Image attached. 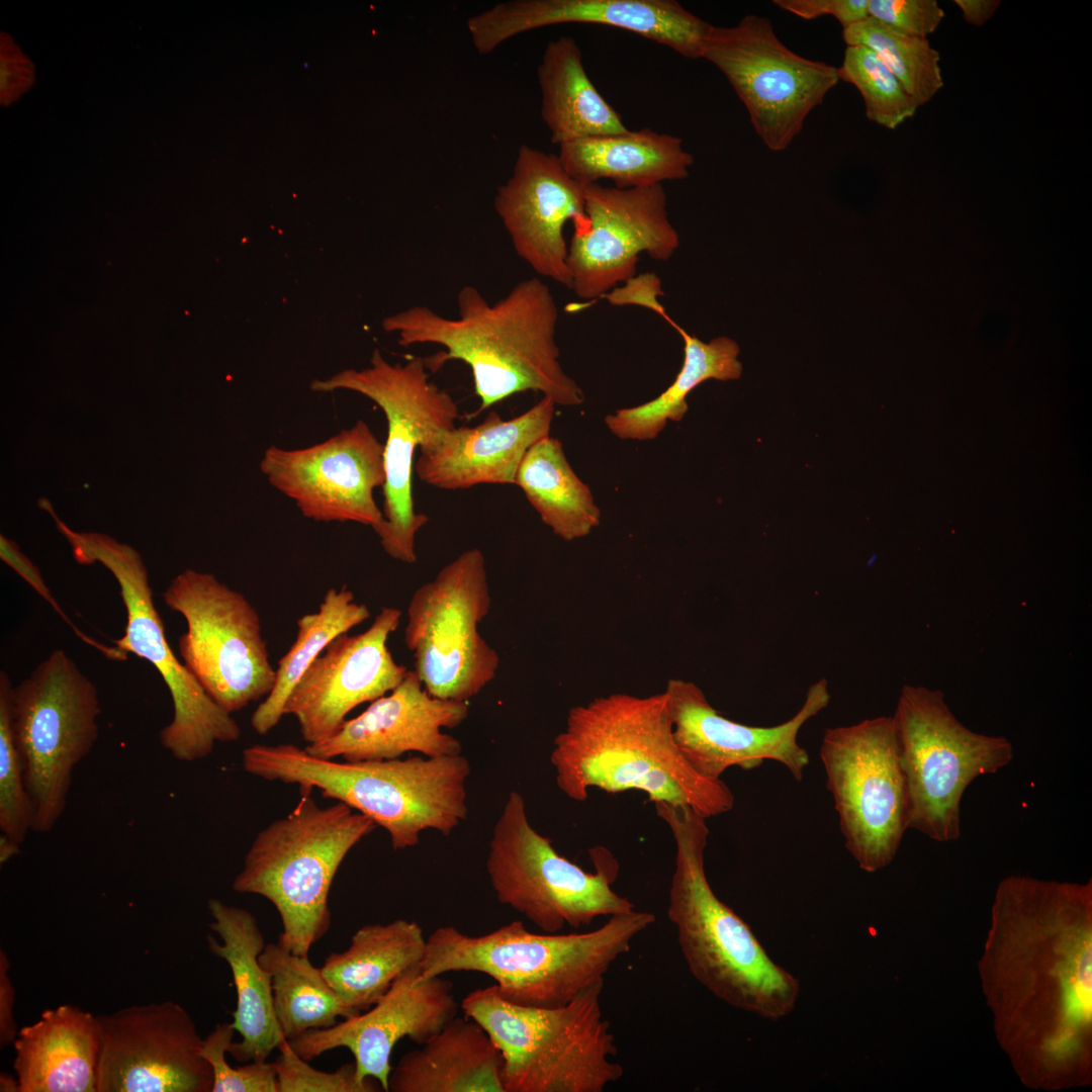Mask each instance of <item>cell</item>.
<instances>
[{"mask_svg": "<svg viewBox=\"0 0 1092 1092\" xmlns=\"http://www.w3.org/2000/svg\"><path fill=\"white\" fill-rule=\"evenodd\" d=\"M1091 883L1011 876L997 888L985 982L999 1029L1033 1081L1088 1064Z\"/></svg>", "mask_w": 1092, "mask_h": 1092, "instance_id": "obj_1", "label": "cell"}, {"mask_svg": "<svg viewBox=\"0 0 1092 1092\" xmlns=\"http://www.w3.org/2000/svg\"><path fill=\"white\" fill-rule=\"evenodd\" d=\"M458 316L414 305L382 321L403 347L436 344L446 351L425 359L438 369L450 360L466 363L480 405L473 416L523 391L534 390L556 404L583 403L579 385L563 370L555 342L558 308L539 278L525 279L494 303L471 285L457 294Z\"/></svg>", "mask_w": 1092, "mask_h": 1092, "instance_id": "obj_2", "label": "cell"}, {"mask_svg": "<svg viewBox=\"0 0 1092 1092\" xmlns=\"http://www.w3.org/2000/svg\"><path fill=\"white\" fill-rule=\"evenodd\" d=\"M558 789L584 802L589 789L640 791L649 803L688 806L709 819L733 809L722 780L701 776L672 734L668 698L614 693L572 707L550 753Z\"/></svg>", "mask_w": 1092, "mask_h": 1092, "instance_id": "obj_3", "label": "cell"}, {"mask_svg": "<svg viewBox=\"0 0 1092 1092\" xmlns=\"http://www.w3.org/2000/svg\"><path fill=\"white\" fill-rule=\"evenodd\" d=\"M675 844L667 917L693 977L726 1004L778 1020L800 995L797 978L766 953L750 926L712 890L705 871L710 830L691 807L654 803Z\"/></svg>", "mask_w": 1092, "mask_h": 1092, "instance_id": "obj_4", "label": "cell"}, {"mask_svg": "<svg viewBox=\"0 0 1092 1092\" xmlns=\"http://www.w3.org/2000/svg\"><path fill=\"white\" fill-rule=\"evenodd\" d=\"M244 769L266 781L317 789L385 829L395 850L416 846L420 834L450 835L466 819V782L471 767L463 755L335 761L291 743L254 744L242 753Z\"/></svg>", "mask_w": 1092, "mask_h": 1092, "instance_id": "obj_5", "label": "cell"}, {"mask_svg": "<svg viewBox=\"0 0 1092 1092\" xmlns=\"http://www.w3.org/2000/svg\"><path fill=\"white\" fill-rule=\"evenodd\" d=\"M655 920L652 913L634 909L578 933H534L520 920L481 935L444 925L427 937L419 966L423 978L481 973L513 1004L557 1007L605 982L612 966Z\"/></svg>", "mask_w": 1092, "mask_h": 1092, "instance_id": "obj_6", "label": "cell"}, {"mask_svg": "<svg viewBox=\"0 0 1092 1092\" xmlns=\"http://www.w3.org/2000/svg\"><path fill=\"white\" fill-rule=\"evenodd\" d=\"M603 988L597 983L561 1006L530 1007L505 1000L492 984L468 993L461 1008L499 1050L506 1092H602L624 1075Z\"/></svg>", "mask_w": 1092, "mask_h": 1092, "instance_id": "obj_7", "label": "cell"}, {"mask_svg": "<svg viewBox=\"0 0 1092 1092\" xmlns=\"http://www.w3.org/2000/svg\"><path fill=\"white\" fill-rule=\"evenodd\" d=\"M300 792L295 807L262 829L233 882L240 894L266 898L282 923L278 941L308 956L331 927L329 895L349 853L376 824L342 802L320 807Z\"/></svg>", "mask_w": 1092, "mask_h": 1092, "instance_id": "obj_8", "label": "cell"}, {"mask_svg": "<svg viewBox=\"0 0 1092 1092\" xmlns=\"http://www.w3.org/2000/svg\"><path fill=\"white\" fill-rule=\"evenodd\" d=\"M592 857L594 873L559 854L531 825L523 796L512 791L492 830L486 872L502 904L556 933L635 909L612 888L619 864L611 852L597 847Z\"/></svg>", "mask_w": 1092, "mask_h": 1092, "instance_id": "obj_9", "label": "cell"}, {"mask_svg": "<svg viewBox=\"0 0 1092 1092\" xmlns=\"http://www.w3.org/2000/svg\"><path fill=\"white\" fill-rule=\"evenodd\" d=\"M892 716L907 786L908 829L936 842L957 841L965 791L980 776L1006 767L1013 744L965 726L936 689L903 686Z\"/></svg>", "mask_w": 1092, "mask_h": 1092, "instance_id": "obj_10", "label": "cell"}, {"mask_svg": "<svg viewBox=\"0 0 1092 1092\" xmlns=\"http://www.w3.org/2000/svg\"><path fill=\"white\" fill-rule=\"evenodd\" d=\"M9 708L32 831L47 833L65 811L75 767L98 738V692L74 660L56 649L12 686Z\"/></svg>", "mask_w": 1092, "mask_h": 1092, "instance_id": "obj_11", "label": "cell"}, {"mask_svg": "<svg viewBox=\"0 0 1092 1092\" xmlns=\"http://www.w3.org/2000/svg\"><path fill=\"white\" fill-rule=\"evenodd\" d=\"M310 388L320 392L351 390L368 397L382 410L387 422L383 452L384 523L374 532L389 557L410 564L416 562V536L429 517L415 511L414 455L456 427L459 411L455 400L429 379L425 359L415 357L404 364H391L379 350L373 351L370 366L345 369L330 378L316 379Z\"/></svg>", "mask_w": 1092, "mask_h": 1092, "instance_id": "obj_12", "label": "cell"}, {"mask_svg": "<svg viewBox=\"0 0 1092 1092\" xmlns=\"http://www.w3.org/2000/svg\"><path fill=\"white\" fill-rule=\"evenodd\" d=\"M52 517L70 543L75 560L80 564L100 562L119 584L126 625L123 636L112 642L153 664L171 695L173 717L160 732L162 746L176 759L193 762L208 756L218 742L237 741L242 731L232 714L206 694L174 654L140 553L105 534L73 531L55 513Z\"/></svg>", "mask_w": 1092, "mask_h": 1092, "instance_id": "obj_13", "label": "cell"}, {"mask_svg": "<svg viewBox=\"0 0 1092 1092\" xmlns=\"http://www.w3.org/2000/svg\"><path fill=\"white\" fill-rule=\"evenodd\" d=\"M490 606L478 548L459 554L413 594L403 639L413 670L433 697L468 702L495 677L499 655L478 629Z\"/></svg>", "mask_w": 1092, "mask_h": 1092, "instance_id": "obj_14", "label": "cell"}, {"mask_svg": "<svg viewBox=\"0 0 1092 1092\" xmlns=\"http://www.w3.org/2000/svg\"><path fill=\"white\" fill-rule=\"evenodd\" d=\"M819 756L844 845L875 873L895 858L908 829V794L893 716L825 729Z\"/></svg>", "mask_w": 1092, "mask_h": 1092, "instance_id": "obj_15", "label": "cell"}, {"mask_svg": "<svg viewBox=\"0 0 1092 1092\" xmlns=\"http://www.w3.org/2000/svg\"><path fill=\"white\" fill-rule=\"evenodd\" d=\"M186 621L178 641L183 663L206 694L233 714L266 698L275 684L260 616L215 575L186 569L163 593Z\"/></svg>", "mask_w": 1092, "mask_h": 1092, "instance_id": "obj_16", "label": "cell"}, {"mask_svg": "<svg viewBox=\"0 0 1092 1092\" xmlns=\"http://www.w3.org/2000/svg\"><path fill=\"white\" fill-rule=\"evenodd\" d=\"M702 59L727 79L763 145L785 151L809 114L839 82L837 67L805 58L777 35L770 19L746 14L733 26L712 25Z\"/></svg>", "mask_w": 1092, "mask_h": 1092, "instance_id": "obj_17", "label": "cell"}, {"mask_svg": "<svg viewBox=\"0 0 1092 1092\" xmlns=\"http://www.w3.org/2000/svg\"><path fill=\"white\" fill-rule=\"evenodd\" d=\"M97 1018V1092H211L203 1038L180 1004L131 1005Z\"/></svg>", "mask_w": 1092, "mask_h": 1092, "instance_id": "obj_18", "label": "cell"}, {"mask_svg": "<svg viewBox=\"0 0 1092 1092\" xmlns=\"http://www.w3.org/2000/svg\"><path fill=\"white\" fill-rule=\"evenodd\" d=\"M586 219L573 223L567 248L571 288L581 299L604 296L636 274L641 253L668 260L679 237L668 218L662 184L584 187Z\"/></svg>", "mask_w": 1092, "mask_h": 1092, "instance_id": "obj_19", "label": "cell"}, {"mask_svg": "<svg viewBox=\"0 0 1092 1092\" xmlns=\"http://www.w3.org/2000/svg\"><path fill=\"white\" fill-rule=\"evenodd\" d=\"M383 452L384 444L359 420L309 447H268L260 470L304 518L354 522L376 531L384 523L373 495L385 483Z\"/></svg>", "mask_w": 1092, "mask_h": 1092, "instance_id": "obj_20", "label": "cell"}, {"mask_svg": "<svg viewBox=\"0 0 1092 1092\" xmlns=\"http://www.w3.org/2000/svg\"><path fill=\"white\" fill-rule=\"evenodd\" d=\"M664 692L678 748L696 771L709 780H722L732 766L750 770L764 760H774L801 782L810 759L798 742V734L809 719L828 706L831 698L827 680L821 678L809 687L803 705L792 718L760 727L721 715L692 680L670 678Z\"/></svg>", "mask_w": 1092, "mask_h": 1092, "instance_id": "obj_21", "label": "cell"}, {"mask_svg": "<svg viewBox=\"0 0 1092 1092\" xmlns=\"http://www.w3.org/2000/svg\"><path fill=\"white\" fill-rule=\"evenodd\" d=\"M452 988L442 976L423 978L420 966H413L367 1010L289 1042L306 1061L346 1048L354 1056L359 1081L375 1080L388 1091L395 1044L404 1037L423 1044L453 1019L458 1004Z\"/></svg>", "mask_w": 1092, "mask_h": 1092, "instance_id": "obj_22", "label": "cell"}, {"mask_svg": "<svg viewBox=\"0 0 1092 1092\" xmlns=\"http://www.w3.org/2000/svg\"><path fill=\"white\" fill-rule=\"evenodd\" d=\"M400 618L399 609L382 607L364 632L336 637L299 678L283 713L296 719L307 744L329 738L352 710L402 681L407 668L394 660L387 644Z\"/></svg>", "mask_w": 1092, "mask_h": 1092, "instance_id": "obj_23", "label": "cell"}, {"mask_svg": "<svg viewBox=\"0 0 1092 1092\" xmlns=\"http://www.w3.org/2000/svg\"><path fill=\"white\" fill-rule=\"evenodd\" d=\"M563 23L625 29L689 59H702L712 27L674 0H510L471 16L467 28L475 50L487 55L515 35Z\"/></svg>", "mask_w": 1092, "mask_h": 1092, "instance_id": "obj_24", "label": "cell"}, {"mask_svg": "<svg viewBox=\"0 0 1092 1092\" xmlns=\"http://www.w3.org/2000/svg\"><path fill=\"white\" fill-rule=\"evenodd\" d=\"M584 185L557 156L523 145L512 176L498 187L494 209L518 256L537 274L571 288L563 226L585 219Z\"/></svg>", "mask_w": 1092, "mask_h": 1092, "instance_id": "obj_25", "label": "cell"}, {"mask_svg": "<svg viewBox=\"0 0 1092 1092\" xmlns=\"http://www.w3.org/2000/svg\"><path fill=\"white\" fill-rule=\"evenodd\" d=\"M467 702L430 695L414 670L388 694L374 700L340 729L304 748L312 755L347 761L399 758L407 752L429 757L462 754L461 742L443 732L462 724Z\"/></svg>", "mask_w": 1092, "mask_h": 1092, "instance_id": "obj_26", "label": "cell"}, {"mask_svg": "<svg viewBox=\"0 0 1092 1092\" xmlns=\"http://www.w3.org/2000/svg\"><path fill=\"white\" fill-rule=\"evenodd\" d=\"M556 403L542 399L505 421L490 412L474 427H455L419 449L417 476L428 485L466 489L479 484H515L528 450L549 436Z\"/></svg>", "mask_w": 1092, "mask_h": 1092, "instance_id": "obj_27", "label": "cell"}, {"mask_svg": "<svg viewBox=\"0 0 1092 1092\" xmlns=\"http://www.w3.org/2000/svg\"><path fill=\"white\" fill-rule=\"evenodd\" d=\"M208 909L213 918L209 927L220 941L208 934L207 945L229 965L237 994L232 1024L241 1040L233 1041L228 1054L240 1063L266 1061L286 1038L274 1011L271 976L259 959L264 935L246 909L215 898L208 901Z\"/></svg>", "mask_w": 1092, "mask_h": 1092, "instance_id": "obj_28", "label": "cell"}, {"mask_svg": "<svg viewBox=\"0 0 1092 1092\" xmlns=\"http://www.w3.org/2000/svg\"><path fill=\"white\" fill-rule=\"evenodd\" d=\"M12 1044L19 1092H97V1015L72 1004L46 1009Z\"/></svg>", "mask_w": 1092, "mask_h": 1092, "instance_id": "obj_29", "label": "cell"}, {"mask_svg": "<svg viewBox=\"0 0 1092 1092\" xmlns=\"http://www.w3.org/2000/svg\"><path fill=\"white\" fill-rule=\"evenodd\" d=\"M392 1067L390 1092H506L503 1057L488 1032L470 1017H454Z\"/></svg>", "mask_w": 1092, "mask_h": 1092, "instance_id": "obj_30", "label": "cell"}, {"mask_svg": "<svg viewBox=\"0 0 1092 1092\" xmlns=\"http://www.w3.org/2000/svg\"><path fill=\"white\" fill-rule=\"evenodd\" d=\"M557 157L578 183L610 179L618 188L687 178L695 161L680 138L650 128L567 142L559 146Z\"/></svg>", "mask_w": 1092, "mask_h": 1092, "instance_id": "obj_31", "label": "cell"}, {"mask_svg": "<svg viewBox=\"0 0 1092 1092\" xmlns=\"http://www.w3.org/2000/svg\"><path fill=\"white\" fill-rule=\"evenodd\" d=\"M662 294L659 288L645 289L636 305L654 311L680 335L684 341L682 366L673 382L652 400L618 410L606 417L609 430L623 440L655 439L667 421L682 420L689 408L687 396L698 385L708 379H738L742 373V365L737 359L740 350L734 340L717 337L705 343L690 335L665 311L658 300V295Z\"/></svg>", "mask_w": 1092, "mask_h": 1092, "instance_id": "obj_32", "label": "cell"}, {"mask_svg": "<svg viewBox=\"0 0 1092 1092\" xmlns=\"http://www.w3.org/2000/svg\"><path fill=\"white\" fill-rule=\"evenodd\" d=\"M426 946L416 921L366 924L352 935L347 949L328 956L321 968L344 1003L358 1014L375 1004L401 973L420 965Z\"/></svg>", "mask_w": 1092, "mask_h": 1092, "instance_id": "obj_33", "label": "cell"}, {"mask_svg": "<svg viewBox=\"0 0 1092 1092\" xmlns=\"http://www.w3.org/2000/svg\"><path fill=\"white\" fill-rule=\"evenodd\" d=\"M541 117L553 144L627 131L620 114L590 81L576 40H550L537 69Z\"/></svg>", "mask_w": 1092, "mask_h": 1092, "instance_id": "obj_34", "label": "cell"}, {"mask_svg": "<svg viewBox=\"0 0 1092 1092\" xmlns=\"http://www.w3.org/2000/svg\"><path fill=\"white\" fill-rule=\"evenodd\" d=\"M515 484L542 522L565 541L583 538L600 525L601 511L588 486L575 474L555 438L547 436L528 450Z\"/></svg>", "mask_w": 1092, "mask_h": 1092, "instance_id": "obj_35", "label": "cell"}, {"mask_svg": "<svg viewBox=\"0 0 1092 1092\" xmlns=\"http://www.w3.org/2000/svg\"><path fill=\"white\" fill-rule=\"evenodd\" d=\"M369 617L368 607L357 603L346 586L330 588L316 612L301 616L294 642L278 661L272 691L252 714L253 730L260 735L270 732L284 716L290 692L310 664L336 637Z\"/></svg>", "mask_w": 1092, "mask_h": 1092, "instance_id": "obj_36", "label": "cell"}, {"mask_svg": "<svg viewBox=\"0 0 1092 1092\" xmlns=\"http://www.w3.org/2000/svg\"><path fill=\"white\" fill-rule=\"evenodd\" d=\"M259 959L271 976L274 1011L286 1039L331 1027L338 1016L356 1015L308 956L294 953L277 941L266 943Z\"/></svg>", "mask_w": 1092, "mask_h": 1092, "instance_id": "obj_37", "label": "cell"}, {"mask_svg": "<svg viewBox=\"0 0 1092 1092\" xmlns=\"http://www.w3.org/2000/svg\"><path fill=\"white\" fill-rule=\"evenodd\" d=\"M842 38L846 46L872 50L919 106L930 101L944 85L939 53L927 37L904 34L869 16L843 29Z\"/></svg>", "mask_w": 1092, "mask_h": 1092, "instance_id": "obj_38", "label": "cell"}, {"mask_svg": "<svg viewBox=\"0 0 1092 1092\" xmlns=\"http://www.w3.org/2000/svg\"><path fill=\"white\" fill-rule=\"evenodd\" d=\"M837 73L839 80L860 93L867 118L883 127L897 128L919 107L890 69L864 46H846Z\"/></svg>", "mask_w": 1092, "mask_h": 1092, "instance_id": "obj_39", "label": "cell"}, {"mask_svg": "<svg viewBox=\"0 0 1092 1092\" xmlns=\"http://www.w3.org/2000/svg\"><path fill=\"white\" fill-rule=\"evenodd\" d=\"M12 682L0 672V829L1 834L22 844L32 830L30 802L25 788L22 764L15 747L9 697Z\"/></svg>", "mask_w": 1092, "mask_h": 1092, "instance_id": "obj_40", "label": "cell"}, {"mask_svg": "<svg viewBox=\"0 0 1092 1092\" xmlns=\"http://www.w3.org/2000/svg\"><path fill=\"white\" fill-rule=\"evenodd\" d=\"M235 1031L232 1022L217 1023L203 1038L201 1055L212 1071L211 1092H278L274 1063L252 1061L235 1068L226 1062Z\"/></svg>", "mask_w": 1092, "mask_h": 1092, "instance_id": "obj_41", "label": "cell"}, {"mask_svg": "<svg viewBox=\"0 0 1092 1092\" xmlns=\"http://www.w3.org/2000/svg\"><path fill=\"white\" fill-rule=\"evenodd\" d=\"M273 1062L277 1073L278 1092H375L381 1091L375 1080L359 1081L355 1063L344 1064L334 1072L311 1067L284 1039L277 1048Z\"/></svg>", "mask_w": 1092, "mask_h": 1092, "instance_id": "obj_42", "label": "cell"}, {"mask_svg": "<svg viewBox=\"0 0 1092 1092\" xmlns=\"http://www.w3.org/2000/svg\"><path fill=\"white\" fill-rule=\"evenodd\" d=\"M869 15L904 34L927 37L944 11L936 0H869Z\"/></svg>", "mask_w": 1092, "mask_h": 1092, "instance_id": "obj_43", "label": "cell"}, {"mask_svg": "<svg viewBox=\"0 0 1092 1092\" xmlns=\"http://www.w3.org/2000/svg\"><path fill=\"white\" fill-rule=\"evenodd\" d=\"M0 558L51 605L80 640L97 649L111 660L122 661L127 658V654L116 646H107L81 631L57 603L51 589L42 579L37 566H35L30 559L20 551L18 545L13 540L8 539L4 535H0Z\"/></svg>", "mask_w": 1092, "mask_h": 1092, "instance_id": "obj_44", "label": "cell"}, {"mask_svg": "<svg viewBox=\"0 0 1092 1092\" xmlns=\"http://www.w3.org/2000/svg\"><path fill=\"white\" fill-rule=\"evenodd\" d=\"M775 5L802 19L830 15L842 30L869 17V0H774Z\"/></svg>", "mask_w": 1092, "mask_h": 1092, "instance_id": "obj_45", "label": "cell"}, {"mask_svg": "<svg viewBox=\"0 0 1092 1092\" xmlns=\"http://www.w3.org/2000/svg\"><path fill=\"white\" fill-rule=\"evenodd\" d=\"M9 961L6 952L0 950V1046L13 1043L17 1035L13 1015L15 989L9 978Z\"/></svg>", "mask_w": 1092, "mask_h": 1092, "instance_id": "obj_46", "label": "cell"}, {"mask_svg": "<svg viewBox=\"0 0 1092 1092\" xmlns=\"http://www.w3.org/2000/svg\"><path fill=\"white\" fill-rule=\"evenodd\" d=\"M14 53L15 52H13V60H11L10 63H8V61L6 59L2 58V63H1V68H2V70H1V88H2V90H1V92H2V95L5 93V97H6L7 93H8V89H9L10 86L13 87V94H17V93L19 94V91L17 90V88L20 87V89L22 91V89H27L28 85L30 84L29 82H27L24 79H22L21 77H19V73L20 74L31 75V68H29V66H30L29 60L19 59V61L16 62L21 53L20 54H14Z\"/></svg>", "mask_w": 1092, "mask_h": 1092, "instance_id": "obj_47", "label": "cell"}, {"mask_svg": "<svg viewBox=\"0 0 1092 1092\" xmlns=\"http://www.w3.org/2000/svg\"><path fill=\"white\" fill-rule=\"evenodd\" d=\"M965 21L975 26L985 24L1000 6L999 0H954Z\"/></svg>", "mask_w": 1092, "mask_h": 1092, "instance_id": "obj_48", "label": "cell"}, {"mask_svg": "<svg viewBox=\"0 0 1092 1092\" xmlns=\"http://www.w3.org/2000/svg\"><path fill=\"white\" fill-rule=\"evenodd\" d=\"M20 852V844L9 839L5 835H0V863L3 864L11 857Z\"/></svg>", "mask_w": 1092, "mask_h": 1092, "instance_id": "obj_49", "label": "cell"}, {"mask_svg": "<svg viewBox=\"0 0 1092 1092\" xmlns=\"http://www.w3.org/2000/svg\"><path fill=\"white\" fill-rule=\"evenodd\" d=\"M0 1091L4 1092H19L18 1080L12 1075L7 1073L0 1074Z\"/></svg>", "mask_w": 1092, "mask_h": 1092, "instance_id": "obj_50", "label": "cell"}, {"mask_svg": "<svg viewBox=\"0 0 1092 1092\" xmlns=\"http://www.w3.org/2000/svg\"><path fill=\"white\" fill-rule=\"evenodd\" d=\"M645 275H654V274H645ZM645 275H641V276H645ZM641 276H639V277H641ZM655 276H656V275H655ZM639 277H637V278H639ZM637 278H636V279H637ZM636 279H634V280H636ZM634 280H633V281H634ZM633 281H631V282L629 283V285H630V284H631V283H632ZM629 285H628V286H629ZM628 286L626 287V289H625V291H624V302H625V293H626V290H627ZM625 304H626V302H625ZM626 305H627V304H626Z\"/></svg>", "mask_w": 1092, "mask_h": 1092, "instance_id": "obj_51", "label": "cell"}]
</instances>
